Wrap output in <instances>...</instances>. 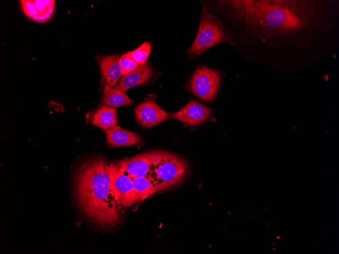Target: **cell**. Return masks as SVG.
Listing matches in <instances>:
<instances>
[{
  "instance_id": "8",
  "label": "cell",
  "mask_w": 339,
  "mask_h": 254,
  "mask_svg": "<svg viewBox=\"0 0 339 254\" xmlns=\"http://www.w3.org/2000/svg\"><path fill=\"white\" fill-rule=\"evenodd\" d=\"M138 122L145 128L154 126L170 118L169 114L152 99H148L139 104L134 110Z\"/></svg>"
},
{
  "instance_id": "5",
  "label": "cell",
  "mask_w": 339,
  "mask_h": 254,
  "mask_svg": "<svg viewBox=\"0 0 339 254\" xmlns=\"http://www.w3.org/2000/svg\"><path fill=\"white\" fill-rule=\"evenodd\" d=\"M221 77V72L201 65L195 70L188 87L196 96L205 101L211 102L217 95Z\"/></svg>"
},
{
  "instance_id": "15",
  "label": "cell",
  "mask_w": 339,
  "mask_h": 254,
  "mask_svg": "<svg viewBox=\"0 0 339 254\" xmlns=\"http://www.w3.org/2000/svg\"><path fill=\"white\" fill-rule=\"evenodd\" d=\"M103 102L105 105L114 107L132 104L131 99L118 85L112 87L106 84L103 93Z\"/></svg>"
},
{
  "instance_id": "18",
  "label": "cell",
  "mask_w": 339,
  "mask_h": 254,
  "mask_svg": "<svg viewBox=\"0 0 339 254\" xmlns=\"http://www.w3.org/2000/svg\"><path fill=\"white\" fill-rule=\"evenodd\" d=\"M118 62L122 70V77L132 71L139 65L127 56L126 53L119 57Z\"/></svg>"
},
{
  "instance_id": "2",
  "label": "cell",
  "mask_w": 339,
  "mask_h": 254,
  "mask_svg": "<svg viewBox=\"0 0 339 254\" xmlns=\"http://www.w3.org/2000/svg\"><path fill=\"white\" fill-rule=\"evenodd\" d=\"M108 167L104 158L88 159L79 167L74 179L79 208L102 229L113 227L122 221V210L115 199Z\"/></svg>"
},
{
  "instance_id": "1",
  "label": "cell",
  "mask_w": 339,
  "mask_h": 254,
  "mask_svg": "<svg viewBox=\"0 0 339 254\" xmlns=\"http://www.w3.org/2000/svg\"><path fill=\"white\" fill-rule=\"evenodd\" d=\"M245 35L257 41L263 62L282 71L310 66L339 46L338 0L219 1Z\"/></svg>"
},
{
  "instance_id": "3",
  "label": "cell",
  "mask_w": 339,
  "mask_h": 254,
  "mask_svg": "<svg viewBox=\"0 0 339 254\" xmlns=\"http://www.w3.org/2000/svg\"><path fill=\"white\" fill-rule=\"evenodd\" d=\"M220 44L234 46L233 33L220 19L203 6L197 35L187 54L192 58H198L210 48Z\"/></svg>"
},
{
  "instance_id": "9",
  "label": "cell",
  "mask_w": 339,
  "mask_h": 254,
  "mask_svg": "<svg viewBox=\"0 0 339 254\" xmlns=\"http://www.w3.org/2000/svg\"><path fill=\"white\" fill-rule=\"evenodd\" d=\"M154 151L144 153L118 162L117 164L131 178L150 176Z\"/></svg>"
},
{
  "instance_id": "12",
  "label": "cell",
  "mask_w": 339,
  "mask_h": 254,
  "mask_svg": "<svg viewBox=\"0 0 339 254\" xmlns=\"http://www.w3.org/2000/svg\"><path fill=\"white\" fill-rule=\"evenodd\" d=\"M117 55L101 56L97 57L101 75L106 84L110 86L117 85L122 77V70Z\"/></svg>"
},
{
  "instance_id": "11",
  "label": "cell",
  "mask_w": 339,
  "mask_h": 254,
  "mask_svg": "<svg viewBox=\"0 0 339 254\" xmlns=\"http://www.w3.org/2000/svg\"><path fill=\"white\" fill-rule=\"evenodd\" d=\"M108 144L112 148L133 146L141 141V136L133 132L116 126L105 130Z\"/></svg>"
},
{
  "instance_id": "13",
  "label": "cell",
  "mask_w": 339,
  "mask_h": 254,
  "mask_svg": "<svg viewBox=\"0 0 339 254\" xmlns=\"http://www.w3.org/2000/svg\"><path fill=\"white\" fill-rule=\"evenodd\" d=\"M153 72L148 61L140 64L134 70L121 77L118 86L125 92L129 89L146 83Z\"/></svg>"
},
{
  "instance_id": "14",
  "label": "cell",
  "mask_w": 339,
  "mask_h": 254,
  "mask_svg": "<svg viewBox=\"0 0 339 254\" xmlns=\"http://www.w3.org/2000/svg\"><path fill=\"white\" fill-rule=\"evenodd\" d=\"M91 123L103 130L111 129L117 125L116 109L107 105L98 107L92 114Z\"/></svg>"
},
{
  "instance_id": "10",
  "label": "cell",
  "mask_w": 339,
  "mask_h": 254,
  "mask_svg": "<svg viewBox=\"0 0 339 254\" xmlns=\"http://www.w3.org/2000/svg\"><path fill=\"white\" fill-rule=\"evenodd\" d=\"M53 0H22L20 3L23 12L30 19L39 23L48 21L55 12Z\"/></svg>"
},
{
  "instance_id": "7",
  "label": "cell",
  "mask_w": 339,
  "mask_h": 254,
  "mask_svg": "<svg viewBox=\"0 0 339 254\" xmlns=\"http://www.w3.org/2000/svg\"><path fill=\"white\" fill-rule=\"evenodd\" d=\"M212 115L209 107L194 100H190L179 111L169 114L170 118L188 126H195L208 120Z\"/></svg>"
},
{
  "instance_id": "16",
  "label": "cell",
  "mask_w": 339,
  "mask_h": 254,
  "mask_svg": "<svg viewBox=\"0 0 339 254\" xmlns=\"http://www.w3.org/2000/svg\"><path fill=\"white\" fill-rule=\"evenodd\" d=\"M136 202H141L158 192L157 186L150 176L132 178Z\"/></svg>"
},
{
  "instance_id": "6",
  "label": "cell",
  "mask_w": 339,
  "mask_h": 254,
  "mask_svg": "<svg viewBox=\"0 0 339 254\" xmlns=\"http://www.w3.org/2000/svg\"><path fill=\"white\" fill-rule=\"evenodd\" d=\"M108 168L112 188L120 208L122 210L137 203L132 178L117 163L109 164Z\"/></svg>"
},
{
  "instance_id": "4",
  "label": "cell",
  "mask_w": 339,
  "mask_h": 254,
  "mask_svg": "<svg viewBox=\"0 0 339 254\" xmlns=\"http://www.w3.org/2000/svg\"><path fill=\"white\" fill-rule=\"evenodd\" d=\"M150 171V177L160 192L180 184L186 176L188 166L186 161L176 155L154 151Z\"/></svg>"
},
{
  "instance_id": "17",
  "label": "cell",
  "mask_w": 339,
  "mask_h": 254,
  "mask_svg": "<svg viewBox=\"0 0 339 254\" xmlns=\"http://www.w3.org/2000/svg\"><path fill=\"white\" fill-rule=\"evenodd\" d=\"M151 47L150 42H145L137 49L128 51L126 54L138 64H143L147 61L151 51Z\"/></svg>"
}]
</instances>
